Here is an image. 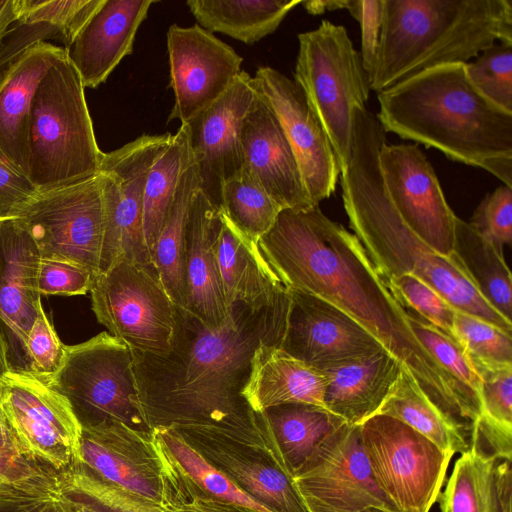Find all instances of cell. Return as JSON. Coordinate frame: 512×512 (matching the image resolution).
<instances>
[{
    "instance_id": "38",
    "label": "cell",
    "mask_w": 512,
    "mask_h": 512,
    "mask_svg": "<svg viewBox=\"0 0 512 512\" xmlns=\"http://www.w3.org/2000/svg\"><path fill=\"white\" fill-rule=\"evenodd\" d=\"M282 210L244 166L222 186L219 211L257 246Z\"/></svg>"
},
{
    "instance_id": "21",
    "label": "cell",
    "mask_w": 512,
    "mask_h": 512,
    "mask_svg": "<svg viewBox=\"0 0 512 512\" xmlns=\"http://www.w3.org/2000/svg\"><path fill=\"white\" fill-rule=\"evenodd\" d=\"M255 97L253 78L242 71L216 102L185 124L199 190L218 210L224 182L244 165L241 127Z\"/></svg>"
},
{
    "instance_id": "17",
    "label": "cell",
    "mask_w": 512,
    "mask_h": 512,
    "mask_svg": "<svg viewBox=\"0 0 512 512\" xmlns=\"http://www.w3.org/2000/svg\"><path fill=\"white\" fill-rule=\"evenodd\" d=\"M252 78L292 147L311 202L319 206L334 193L341 173L323 125L294 80L267 66Z\"/></svg>"
},
{
    "instance_id": "11",
    "label": "cell",
    "mask_w": 512,
    "mask_h": 512,
    "mask_svg": "<svg viewBox=\"0 0 512 512\" xmlns=\"http://www.w3.org/2000/svg\"><path fill=\"white\" fill-rule=\"evenodd\" d=\"M171 138L172 134L168 132L143 134L103 154L99 172L102 175L104 233L98 273L121 260L153 265L143 232L144 190L151 166Z\"/></svg>"
},
{
    "instance_id": "19",
    "label": "cell",
    "mask_w": 512,
    "mask_h": 512,
    "mask_svg": "<svg viewBox=\"0 0 512 512\" xmlns=\"http://www.w3.org/2000/svg\"><path fill=\"white\" fill-rule=\"evenodd\" d=\"M289 291L290 309L280 348L292 357L325 371L384 348L334 304L311 293Z\"/></svg>"
},
{
    "instance_id": "42",
    "label": "cell",
    "mask_w": 512,
    "mask_h": 512,
    "mask_svg": "<svg viewBox=\"0 0 512 512\" xmlns=\"http://www.w3.org/2000/svg\"><path fill=\"white\" fill-rule=\"evenodd\" d=\"M384 280L408 315L419 317L458 343L454 326L456 310L432 287L410 274Z\"/></svg>"
},
{
    "instance_id": "62",
    "label": "cell",
    "mask_w": 512,
    "mask_h": 512,
    "mask_svg": "<svg viewBox=\"0 0 512 512\" xmlns=\"http://www.w3.org/2000/svg\"><path fill=\"white\" fill-rule=\"evenodd\" d=\"M3 1H4V0H0V6L2 5Z\"/></svg>"
},
{
    "instance_id": "15",
    "label": "cell",
    "mask_w": 512,
    "mask_h": 512,
    "mask_svg": "<svg viewBox=\"0 0 512 512\" xmlns=\"http://www.w3.org/2000/svg\"><path fill=\"white\" fill-rule=\"evenodd\" d=\"M379 163L387 194L404 223L435 251L450 256L458 216L422 150L415 144L385 142Z\"/></svg>"
},
{
    "instance_id": "1",
    "label": "cell",
    "mask_w": 512,
    "mask_h": 512,
    "mask_svg": "<svg viewBox=\"0 0 512 512\" xmlns=\"http://www.w3.org/2000/svg\"><path fill=\"white\" fill-rule=\"evenodd\" d=\"M258 247L287 289L314 294L355 319L410 371L458 433L470 434L481 402L419 342L407 312L354 234L319 206L283 209Z\"/></svg>"
},
{
    "instance_id": "32",
    "label": "cell",
    "mask_w": 512,
    "mask_h": 512,
    "mask_svg": "<svg viewBox=\"0 0 512 512\" xmlns=\"http://www.w3.org/2000/svg\"><path fill=\"white\" fill-rule=\"evenodd\" d=\"M301 0H189L190 12L205 30L252 45L274 33Z\"/></svg>"
},
{
    "instance_id": "3",
    "label": "cell",
    "mask_w": 512,
    "mask_h": 512,
    "mask_svg": "<svg viewBox=\"0 0 512 512\" xmlns=\"http://www.w3.org/2000/svg\"><path fill=\"white\" fill-rule=\"evenodd\" d=\"M385 142V131L377 117L367 107L355 108L351 157L339 179L349 226L370 260L384 279L402 274L416 276L455 310L511 334L512 322L484 300L456 258L431 248L395 210L379 163Z\"/></svg>"
},
{
    "instance_id": "61",
    "label": "cell",
    "mask_w": 512,
    "mask_h": 512,
    "mask_svg": "<svg viewBox=\"0 0 512 512\" xmlns=\"http://www.w3.org/2000/svg\"><path fill=\"white\" fill-rule=\"evenodd\" d=\"M42 512H56L54 500Z\"/></svg>"
},
{
    "instance_id": "49",
    "label": "cell",
    "mask_w": 512,
    "mask_h": 512,
    "mask_svg": "<svg viewBox=\"0 0 512 512\" xmlns=\"http://www.w3.org/2000/svg\"><path fill=\"white\" fill-rule=\"evenodd\" d=\"M471 364L480 379L482 413L512 427V364Z\"/></svg>"
},
{
    "instance_id": "9",
    "label": "cell",
    "mask_w": 512,
    "mask_h": 512,
    "mask_svg": "<svg viewBox=\"0 0 512 512\" xmlns=\"http://www.w3.org/2000/svg\"><path fill=\"white\" fill-rule=\"evenodd\" d=\"M89 292L97 321L132 351L152 355L170 351L177 306L153 265L121 260L96 274Z\"/></svg>"
},
{
    "instance_id": "35",
    "label": "cell",
    "mask_w": 512,
    "mask_h": 512,
    "mask_svg": "<svg viewBox=\"0 0 512 512\" xmlns=\"http://www.w3.org/2000/svg\"><path fill=\"white\" fill-rule=\"evenodd\" d=\"M452 255L484 300L512 322V276L503 253L458 217Z\"/></svg>"
},
{
    "instance_id": "18",
    "label": "cell",
    "mask_w": 512,
    "mask_h": 512,
    "mask_svg": "<svg viewBox=\"0 0 512 512\" xmlns=\"http://www.w3.org/2000/svg\"><path fill=\"white\" fill-rule=\"evenodd\" d=\"M294 479L305 500L340 510L377 507L400 512L373 478L360 425L344 423L329 434Z\"/></svg>"
},
{
    "instance_id": "29",
    "label": "cell",
    "mask_w": 512,
    "mask_h": 512,
    "mask_svg": "<svg viewBox=\"0 0 512 512\" xmlns=\"http://www.w3.org/2000/svg\"><path fill=\"white\" fill-rule=\"evenodd\" d=\"M403 364L382 348L325 370L324 406L346 423L361 425L377 414Z\"/></svg>"
},
{
    "instance_id": "54",
    "label": "cell",
    "mask_w": 512,
    "mask_h": 512,
    "mask_svg": "<svg viewBox=\"0 0 512 512\" xmlns=\"http://www.w3.org/2000/svg\"><path fill=\"white\" fill-rule=\"evenodd\" d=\"M54 500V491L13 489L0 491V512H42Z\"/></svg>"
},
{
    "instance_id": "23",
    "label": "cell",
    "mask_w": 512,
    "mask_h": 512,
    "mask_svg": "<svg viewBox=\"0 0 512 512\" xmlns=\"http://www.w3.org/2000/svg\"><path fill=\"white\" fill-rule=\"evenodd\" d=\"M241 144L243 166L282 209L314 207L281 124L257 91L242 122Z\"/></svg>"
},
{
    "instance_id": "44",
    "label": "cell",
    "mask_w": 512,
    "mask_h": 512,
    "mask_svg": "<svg viewBox=\"0 0 512 512\" xmlns=\"http://www.w3.org/2000/svg\"><path fill=\"white\" fill-rule=\"evenodd\" d=\"M454 326L457 341L470 362L512 364L511 334L457 310Z\"/></svg>"
},
{
    "instance_id": "56",
    "label": "cell",
    "mask_w": 512,
    "mask_h": 512,
    "mask_svg": "<svg viewBox=\"0 0 512 512\" xmlns=\"http://www.w3.org/2000/svg\"><path fill=\"white\" fill-rule=\"evenodd\" d=\"M348 0H311L302 1L304 9L312 15H320L326 11L346 9Z\"/></svg>"
},
{
    "instance_id": "50",
    "label": "cell",
    "mask_w": 512,
    "mask_h": 512,
    "mask_svg": "<svg viewBox=\"0 0 512 512\" xmlns=\"http://www.w3.org/2000/svg\"><path fill=\"white\" fill-rule=\"evenodd\" d=\"M40 191L0 149V222L18 218Z\"/></svg>"
},
{
    "instance_id": "45",
    "label": "cell",
    "mask_w": 512,
    "mask_h": 512,
    "mask_svg": "<svg viewBox=\"0 0 512 512\" xmlns=\"http://www.w3.org/2000/svg\"><path fill=\"white\" fill-rule=\"evenodd\" d=\"M410 326L428 353L467 392L480 399V379L463 348L431 324L408 315Z\"/></svg>"
},
{
    "instance_id": "10",
    "label": "cell",
    "mask_w": 512,
    "mask_h": 512,
    "mask_svg": "<svg viewBox=\"0 0 512 512\" xmlns=\"http://www.w3.org/2000/svg\"><path fill=\"white\" fill-rule=\"evenodd\" d=\"M363 448L381 492L400 512H429L453 454L403 422L376 414L360 425Z\"/></svg>"
},
{
    "instance_id": "7",
    "label": "cell",
    "mask_w": 512,
    "mask_h": 512,
    "mask_svg": "<svg viewBox=\"0 0 512 512\" xmlns=\"http://www.w3.org/2000/svg\"><path fill=\"white\" fill-rule=\"evenodd\" d=\"M294 81L323 125L340 170L350 161L355 108L366 107L370 80L343 25L322 20L298 34Z\"/></svg>"
},
{
    "instance_id": "53",
    "label": "cell",
    "mask_w": 512,
    "mask_h": 512,
    "mask_svg": "<svg viewBox=\"0 0 512 512\" xmlns=\"http://www.w3.org/2000/svg\"><path fill=\"white\" fill-rule=\"evenodd\" d=\"M469 451L484 457L512 458V427L482 413L474 423Z\"/></svg>"
},
{
    "instance_id": "6",
    "label": "cell",
    "mask_w": 512,
    "mask_h": 512,
    "mask_svg": "<svg viewBox=\"0 0 512 512\" xmlns=\"http://www.w3.org/2000/svg\"><path fill=\"white\" fill-rule=\"evenodd\" d=\"M84 89L65 52L34 93L28 123V178L40 192L99 173L104 152L97 145Z\"/></svg>"
},
{
    "instance_id": "4",
    "label": "cell",
    "mask_w": 512,
    "mask_h": 512,
    "mask_svg": "<svg viewBox=\"0 0 512 512\" xmlns=\"http://www.w3.org/2000/svg\"><path fill=\"white\" fill-rule=\"evenodd\" d=\"M382 129L483 169L512 188V112L488 100L465 63L436 66L378 93Z\"/></svg>"
},
{
    "instance_id": "60",
    "label": "cell",
    "mask_w": 512,
    "mask_h": 512,
    "mask_svg": "<svg viewBox=\"0 0 512 512\" xmlns=\"http://www.w3.org/2000/svg\"><path fill=\"white\" fill-rule=\"evenodd\" d=\"M13 489H41V488L17 486V485H14V484L8 482L7 480H5L4 478H2L0 476V491L13 490ZM44 490H48V489H44ZM51 491H54V490H51Z\"/></svg>"
},
{
    "instance_id": "14",
    "label": "cell",
    "mask_w": 512,
    "mask_h": 512,
    "mask_svg": "<svg viewBox=\"0 0 512 512\" xmlns=\"http://www.w3.org/2000/svg\"><path fill=\"white\" fill-rule=\"evenodd\" d=\"M241 492L268 512H312L277 447L207 428H172Z\"/></svg>"
},
{
    "instance_id": "39",
    "label": "cell",
    "mask_w": 512,
    "mask_h": 512,
    "mask_svg": "<svg viewBox=\"0 0 512 512\" xmlns=\"http://www.w3.org/2000/svg\"><path fill=\"white\" fill-rule=\"evenodd\" d=\"M54 494L97 512H163L161 506L71 467L57 476Z\"/></svg>"
},
{
    "instance_id": "25",
    "label": "cell",
    "mask_w": 512,
    "mask_h": 512,
    "mask_svg": "<svg viewBox=\"0 0 512 512\" xmlns=\"http://www.w3.org/2000/svg\"><path fill=\"white\" fill-rule=\"evenodd\" d=\"M220 223L219 210L198 189L191 200L186 227L185 310L210 328L222 326L230 313L215 253Z\"/></svg>"
},
{
    "instance_id": "52",
    "label": "cell",
    "mask_w": 512,
    "mask_h": 512,
    "mask_svg": "<svg viewBox=\"0 0 512 512\" xmlns=\"http://www.w3.org/2000/svg\"><path fill=\"white\" fill-rule=\"evenodd\" d=\"M382 0H348L346 10L356 19L361 28V50L363 66L370 75L376 59L382 24Z\"/></svg>"
},
{
    "instance_id": "36",
    "label": "cell",
    "mask_w": 512,
    "mask_h": 512,
    "mask_svg": "<svg viewBox=\"0 0 512 512\" xmlns=\"http://www.w3.org/2000/svg\"><path fill=\"white\" fill-rule=\"evenodd\" d=\"M377 414L403 422L447 453L469 452L463 437L428 399L404 365Z\"/></svg>"
},
{
    "instance_id": "40",
    "label": "cell",
    "mask_w": 512,
    "mask_h": 512,
    "mask_svg": "<svg viewBox=\"0 0 512 512\" xmlns=\"http://www.w3.org/2000/svg\"><path fill=\"white\" fill-rule=\"evenodd\" d=\"M181 470L207 494L238 505L268 512L241 492L225 475L191 448L172 428L153 430Z\"/></svg>"
},
{
    "instance_id": "22",
    "label": "cell",
    "mask_w": 512,
    "mask_h": 512,
    "mask_svg": "<svg viewBox=\"0 0 512 512\" xmlns=\"http://www.w3.org/2000/svg\"><path fill=\"white\" fill-rule=\"evenodd\" d=\"M40 261L34 240L18 219L0 222V334L12 372L29 373L26 340L42 307Z\"/></svg>"
},
{
    "instance_id": "47",
    "label": "cell",
    "mask_w": 512,
    "mask_h": 512,
    "mask_svg": "<svg viewBox=\"0 0 512 512\" xmlns=\"http://www.w3.org/2000/svg\"><path fill=\"white\" fill-rule=\"evenodd\" d=\"M65 354L66 345L41 307L26 340L29 374L48 383L61 369Z\"/></svg>"
},
{
    "instance_id": "16",
    "label": "cell",
    "mask_w": 512,
    "mask_h": 512,
    "mask_svg": "<svg viewBox=\"0 0 512 512\" xmlns=\"http://www.w3.org/2000/svg\"><path fill=\"white\" fill-rule=\"evenodd\" d=\"M169 86L174 105L168 122L187 124L216 102L242 72L243 58L198 24H172L167 31Z\"/></svg>"
},
{
    "instance_id": "5",
    "label": "cell",
    "mask_w": 512,
    "mask_h": 512,
    "mask_svg": "<svg viewBox=\"0 0 512 512\" xmlns=\"http://www.w3.org/2000/svg\"><path fill=\"white\" fill-rule=\"evenodd\" d=\"M371 90L426 69L467 63L496 41L512 45L511 0H382Z\"/></svg>"
},
{
    "instance_id": "34",
    "label": "cell",
    "mask_w": 512,
    "mask_h": 512,
    "mask_svg": "<svg viewBox=\"0 0 512 512\" xmlns=\"http://www.w3.org/2000/svg\"><path fill=\"white\" fill-rule=\"evenodd\" d=\"M277 449L295 477L326 437L346 423L327 408L287 403L263 411Z\"/></svg>"
},
{
    "instance_id": "57",
    "label": "cell",
    "mask_w": 512,
    "mask_h": 512,
    "mask_svg": "<svg viewBox=\"0 0 512 512\" xmlns=\"http://www.w3.org/2000/svg\"><path fill=\"white\" fill-rule=\"evenodd\" d=\"M56 512H97L83 504L68 500L54 494Z\"/></svg>"
},
{
    "instance_id": "55",
    "label": "cell",
    "mask_w": 512,
    "mask_h": 512,
    "mask_svg": "<svg viewBox=\"0 0 512 512\" xmlns=\"http://www.w3.org/2000/svg\"><path fill=\"white\" fill-rule=\"evenodd\" d=\"M19 15V0H4L0 6V44Z\"/></svg>"
},
{
    "instance_id": "59",
    "label": "cell",
    "mask_w": 512,
    "mask_h": 512,
    "mask_svg": "<svg viewBox=\"0 0 512 512\" xmlns=\"http://www.w3.org/2000/svg\"><path fill=\"white\" fill-rule=\"evenodd\" d=\"M9 371L10 368L7 361L6 347L2 335L0 334V390L2 380Z\"/></svg>"
},
{
    "instance_id": "2",
    "label": "cell",
    "mask_w": 512,
    "mask_h": 512,
    "mask_svg": "<svg viewBox=\"0 0 512 512\" xmlns=\"http://www.w3.org/2000/svg\"><path fill=\"white\" fill-rule=\"evenodd\" d=\"M290 302L289 291L262 309L234 304L218 328L177 307L167 354L131 350L138 400L148 428L216 429L245 442L277 447L264 413L251 408L242 390L256 348L262 343L281 346Z\"/></svg>"
},
{
    "instance_id": "37",
    "label": "cell",
    "mask_w": 512,
    "mask_h": 512,
    "mask_svg": "<svg viewBox=\"0 0 512 512\" xmlns=\"http://www.w3.org/2000/svg\"><path fill=\"white\" fill-rule=\"evenodd\" d=\"M191 158L189 132L185 124L172 135L164 152L155 160L148 173L143 202V232L151 260L154 247L180 177Z\"/></svg>"
},
{
    "instance_id": "27",
    "label": "cell",
    "mask_w": 512,
    "mask_h": 512,
    "mask_svg": "<svg viewBox=\"0 0 512 512\" xmlns=\"http://www.w3.org/2000/svg\"><path fill=\"white\" fill-rule=\"evenodd\" d=\"M327 381L324 371L292 357L276 344L262 343L252 356L242 396L257 413L287 403L325 407Z\"/></svg>"
},
{
    "instance_id": "8",
    "label": "cell",
    "mask_w": 512,
    "mask_h": 512,
    "mask_svg": "<svg viewBox=\"0 0 512 512\" xmlns=\"http://www.w3.org/2000/svg\"><path fill=\"white\" fill-rule=\"evenodd\" d=\"M47 384L66 398L81 428L122 423L151 431L138 400L131 349L108 332L66 346L64 363Z\"/></svg>"
},
{
    "instance_id": "51",
    "label": "cell",
    "mask_w": 512,
    "mask_h": 512,
    "mask_svg": "<svg viewBox=\"0 0 512 512\" xmlns=\"http://www.w3.org/2000/svg\"><path fill=\"white\" fill-rule=\"evenodd\" d=\"M93 277L89 270L81 266L41 258L39 291L41 295H84L90 291Z\"/></svg>"
},
{
    "instance_id": "30",
    "label": "cell",
    "mask_w": 512,
    "mask_h": 512,
    "mask_svg": "<svg viewBox=\"0 0 512 512\" xmlns=\"http://www.w3.org/2000/svg\"><path fill=\"white\" fill-rule=\"evenodd\" d=\"M512 458L460 454L441 490L440 512H512Z\"/></svg>"
},
{
    "instance_id": "20",
    "label": "cell",
    "mask_w": 512,
    "mask_h": 512,
    "mask_svg": "<svg viewBox=\"0 0 512 512\" xmlns=\"http://www.w3.org/2000/svg\"><path fill=\"white\" fill-rule=\"evenodd\" d=\"M77 467L161 506L163 468L153 431L122 423L81 428Z\"/></svg>"
},
{
    "instance_id": "12",
    "label": "cell",
    "mask_w": 512,
    "mask_h": 512,
    "mask_svg": "<svg viewBox=\"0 0 512 512\" xmlns=\"http://www.w3.org/2000/svg\"><path fill=\"white\" fill-rule=\"evenodd\" d=\"M29 232L42 259L99 271L104 233L102 175L40 192L16 218Z\"/></svg>"
},
{
    "instance_id": "24",
    "label": "cell",
    "mask_w": 512,
    "mask_h": 512,
    "mask_svg": "<svg viewBox=\"0 0 512 512\" xmlns=\"http://www.w3.org/2000/svg\"><path fill=\"white\" fill-rule=\"evenodd\" d=\"M155 0H103L75 36L66 54L85 88L104 83L133 52L136 33Z\"/></svg>"
},
{
    "instance_id": "58",
    "label": "cell",
    "mask_w": 512,
    "mask_h": 512,
    "mask_svg": "<svg viewBox=\"0 0 512 512\" xmlns=\"http://www.w3.org/2000/svg\"><path fill=\"white\" fill-rule=\"evenodd\" d=\"M306 502L312 512H395L377 507H366L354 511L340 510L314 500H306Z\"/></svg>"
},
{
    "instance_id": "26",
    "label": "cell",
    "mask_w": 512,
    "mask_h": 512,
    "mask_svg": "<svg viewBox=\"0 0 512 512\" xmlns=\"http://www.w3.org/2000/svg\"><path fill=\"white\" fill-rule=\"evenodd\" d=\"M65 49L37 43L10 62L0 75V149L28 176V123L41 79Z\"/></svg>"
},
{
    "instance_id": "33",
    "label": "cell",
    "mask_w": 512,
    "mask_h": 512,
    "mask_svg": "<svg viewBox=\"0 0 512 512\" xmlns=\"http://www.w3.org/2000/svg\"><path fill=\"white\" fill-rule=\"evenodd\" d=\"M199 189L198 166L192 154L182 173L152 254V263L173 303L186 309V227L189 208Z\"/></svg>"
},
{
    "instance_id": "13",
    "label": "cell",
    "mask_w": 512,
    "mask_h": 512,
    "mask_svg": "<svg viewBox=\"0 0 512 512\" xmlns=\"http://www.w3.org/2000/svg\"><path fill=\"white\" fill-rule=\"evenodd\" d=\"M0 410L23 451L57 475L78 458L81 427L66 398L32 374L9 371Z\"/></svg>"
},
{
    "instance_id": "46",
    "label": "cell",
    "mask_w": 512,
    "mask_h": 512,
    "mask_svg": "<svg viewBox=\"0 0 512 512\" xmlns=\"http://www.w3.org/2000/svg\"><path fill=\"white\" fill-rule=\"evenodd\" d=\"M0 476L23 487L55 490L57 474L31 459L21 448L0 410Z\"/></svg>"
},
{
    "instance_id": "28",
    "label": "cell",
    "mask_w": 512,
    "mask_h": 512,
    "mask_svg": "<svg viewBox=\"0 0 512 512\" xmlns=\"http://www.w3.org/2000/svg\"><path fill=\"white\" fill-rule=\"evenodd\" d=\"M220 218L215 253L227 306L242 303L257 310L276 304L289 290L269 267L259 247L221 212Z\"/></svg>"
},
{
    "instance_id": "41",
    "label": "cell",
    "mask_w": 512,
    "mask_h": 512,
    "mask_svg": "<svg viewBox=\"0 0 512 512\" xmlns=\"http://www.w3.org/2000/svg\"><path fill=\"white\" fill-rule=\"evenodd\" d=\"M155 438L163 468V512H259L207 494L181 470L156 435Z\"/></svg>"
},
{
    "instance_id": "43",
    "label": "cell",
    "mask_w": 512,
    "mask_h": 512,
    "mask_svg": "<svg viewBox=\"0 0 512 512\" xmlns=\"http://www.w3.org/2000/svg\"><path fill=\"white\" fill-rule=\"evenodd\" d=\"M473 85L492 103L512 112V45L495 43L465 63Z\"/></svg>"
},
{
    "instance_id": "48",
    "label": "cell",
    "mask_w": 512,
    "mask_h": 512,
    "mask_svg": "<svg viewBox=\"0 0 512 512\" xmlns=\"http://www.w3.org/2000/svg\"><path fill=\"white\" fill-rule=\"evenodd\" d=\"M469 223L503 253L512 243V188L503 184L487 193Z\"/></svg>"
},
{
    "instance_id": "31",
    "label": "cell",
    "mask_w": 512,
    "mask_h": 512,
    "mask_svg": "<svg viewBox=\"0 0 512 512\" xmlns=\"http://www.w3.org/2000/svg\"><path fill=\"white\" fill-rule=\"evenodd\" d=\"M103 0H19V15L0 44V71L31 46L59 40L65 51Z\"/></svg>"
}]
</instances>
